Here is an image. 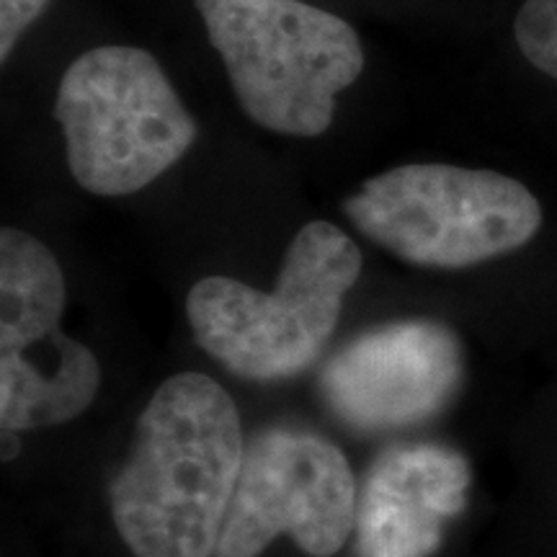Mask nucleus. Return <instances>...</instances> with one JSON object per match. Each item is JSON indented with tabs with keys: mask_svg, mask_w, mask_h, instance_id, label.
I'll use <instances>...</instances> for the list:
<instances>
[{
	"mask_svg": "<svg viewBox=\"0 0 557 557\" xmlns=\"http://www.w3.org/2000/svg\"><path fill=\"white\" fill-rule=\"evenodd\" d=\"M67 284L45 243L0 233V426L37 431L86 413L101 385L88 346L60 329Z\"/></svg>",
	"mask_w": 557,
	"mask_h": 557,
	"instance_id": "423d86ee",
	"label": "nucleus"
},
{
	"mask_svg": "<svg viewBox=\"0 0 557 557\" xmlns=\"http://www.w3.org/2000/svg\"><path fill=\"white\" fill-rule=\"evenodd\" d=\"M364 238L426 269H468L524 248L542 227L537 197L517 178L449 163H408L344 199Z\"/></svg>",
	"mask_w": 557,
	"mask_h": 557,
	"instance_id": "39448f33",
	"label": "nucleus"
},
{
	"mask_svg": "<svg viewBox=\"0 0 557 557\" xmlns=\"http://www.w3.org/2000/svg\"><path fill=\"white\" fill-rule=\"evenodd\" d=\"M359 483L331 438L271 426L246 444L214 557H261L289 534L312 557H333L354 534Z\"/></svg>",
	"mask_w": 557,
	"mask_h": 557,
	"instance_id": "0eeeda50",
	"label": "nucleus"
},
{
	"mask_svg": "<svg viewBox=\"0 0 557 557\" xmlns=\"http://www.w3.org/2000/svg\"><path fill=\"white\" fill-rule=\"evenodd\" d=\"M359 274L357 243L315 220L292 238L274 292L207 276L186 297V315L197 344L230 374L289 380L325 351Z\"/></svg>",
	"mask_w": 557,
	"mask_h": 557,
	"instance_id": "f03ea898",
	"label": "nucleus"
},
{
	"mask_svg": "<svg viewBox=\"0 0 557 557\" xmlns=\"http://www.w3.org/2000/svg\"><path fill=\"white\" fill-rule=\"evenodd\" d=\"M513 37L529 65L557 81V0H527L513 21Z\"/></svg>",
	"mask_w": 557,
	"mask_h": 557,
	"instance_id": "9d476101",
	"label": "nucleus"
},
{
	"mask_svg": "<svg viewBox=\"0 0 557 557\" xmlns=\"http://www.w3.org/2000/svg\"><path fill=\"white\" fill-rule=\"evenodd\" d=\"M248 120L292 137L331 127L336 96L364 70L354 26L299 0H197Z\"/></svg>",
	"mask_w": 557,
	"mask_h": 557,
	"instance_id": "7ed1b4c3",
	"label": "nucleus"
},
{
	"mask_svg": "<svg viewBox=\"0 0 557 557\" xmlns=\"http://www.w3.org/2000/svg\"><path fill=\"white\" fill-rule=\"evenodd\" d=\"M50 0H0V60H9L13 47L47 11Z\"/></svg>",
	"mask_w": 557,
	"mask_h": 557,
	"instance_id": "9b49d317",
	"label": "nucleus"
},
{
	"mask_svg": "<svg viewBox=\"0 0 557 557\" xmlns=\"http://www.w3.org/2000/svg\"><path fill=\"white\" fill-rule=\"evenodd\" d=\"M246 442L218 382L173 374L137 418L127 462L109 483L111 519L135 557H214Z\"/></svg>",
	"mask_w": 557,
	"mask_h": 557,
	"instance_id": "f257e3e1",
	"label": "nucleus"
},
{
	"mask_svg": "<svg viewBox=\"0 0 557 557\" xmlns=\"http://www.w3.org/2000/svg\"><path fill=\"white\" fill-rule=\"evenodd\" d=\"M67 165L83 189L127 197L163 176L197 139L169 75L137 47H96L70 62L54 96Z\"/></svg>",
	"mask_w": 557,
	"mask_h": 557,
	"instance_id": "20e7f679",
	"label": "nucleus"
},
{
	"mask_svg": "<svg viewBox=\"0 0 557 557\" xmlns=\"http://www.w3.org/2000/svg\"><path fill=\"white\" fill-rule=\"evenodd\" d=\"M468 491L470 465L457 449L434 442L385 449L359 483L354 557H431Z\"/></svg>",
	"mask_w": 557,
	"mask_h": 557,
	"instance_id": "1a4fd4ad",
	"label": "nucleus"
},
{
	"mask_svg": "<svg viewBox=\"0 0 557 557\" xmlns=\"http://www.w3.org/2000/svg\"><path fill=\"white\" fill-rule=\"evenodd\" d=\"M18 457V434L16 431H3V462Z\"/></svg>",
	"mask_w": 557,
	"mask_h": 557,
	"instance_id": "f8f14e48",
	"label": "nucleus"
},
{
	"mask_svg": "<svg viewBox=\"0 0 557 557\" xmlns=\"http://www.w3.org/2000/svg\"><path fill=\"white\" fill-rule=\"evenodd\" d=\"M462 341L447 323L406 318L348 338L320 369L323 403L348 429L382 434L421 426L457 398Z\"/></svg>",
	"mask_w": 557,
	"mask_h": 557,
	"instance_id": "6e6552de",
	"label": "nucleus"
}]
</instances>
